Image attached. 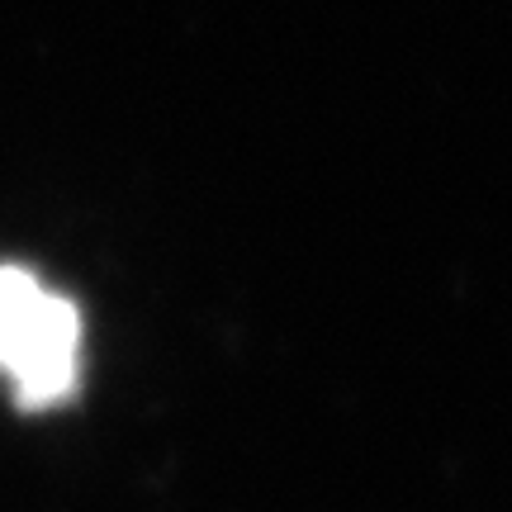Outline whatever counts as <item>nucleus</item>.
Instances as JSON below:
<instances>
[{
  "instance_id": "obj_1",
  "label": "nucleus",
  "mask_w": 512,
  "mask_h": 512,
  "mask_svg": "<svg viewBox=\"0 0 512 512\" xmlns=\"http://www.w3.org/2000/svg\"><path fill=\"white\" fill-rule=\"evenodd\" d=\"M0 375L24 408L67 403L81 384V313L24 266H0Z\"/></svg>"
}]
</instances>
